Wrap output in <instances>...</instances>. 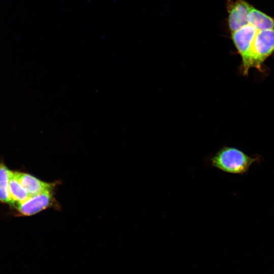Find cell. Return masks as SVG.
I'll list each match as a JSON object with an SVG mask.
<instances>
[{"instance_id": "7", "label": "cell", "mask_w": 274, "mask_h": 274, "mask_svg": "<svg viewBox=\"0 0 274 274\" xmlns=\"http://www.w3.org/2000/svg\"><path fill=\"white\" fill-rule=\"evenodd\" d=\"M10 170L4 163H0V201L12 204L9 193Z\"/></svg>"}, {"instance_id": "3", "label": "cell", "mask_w": 274, "mask_h": 274, "mask_svg": "<svg viewBox=\"0 0 274 274\" xmlns=\"http://www.w3.org/2000/svg\"><path fill=\"white\" fill-rule=\"evenodd\" d=\"M53 190H47L30 196L25 200L13 204L20 214L24 216L35 215L52 206L54 201Z\"/></svg>"}, {"instance_id": "6", "label": "cell", "mask_w": 274, "mask_h": 274, "mask_svg": "<svg viewBox=\"0 0 274 274\" xmlns=\"http://www.w3.org/2000/svg\"><path fill=\"white\" fill-rule=\"evenodd\" d=\"M9 193L12 204L21 202L30 196L26 190L12 175V170L9 182Z\"/></svg>"}, {"instance_id": "4", "label": "cell", "mask_w": 274, "mask_h": 274, "mask_svg": "<svg viewBox=\"0 0 274 274\" xmlns=\"http://www.w3.org/2000/svg\"><path fill=\"white\" fill-rule=\"evenodd\" d=\"M250 4L245 0L229 1L228 23L230 32L238 29L246 21Z\"/></svg>"}, {"instance_id": "5", "label": "cell", "mask_w": 274, "mask_h": 274, "mask_svg": "<svg viewBox=\"0 0 274 274\" xmlns=\"http://www.w3.org/2000/svg\"><path fill=\"white\" fill-rule=\"evenodd\" d=\"M12 174L30 196L47 190H53L57 183L43 181L30 174L12 171Z\"/></svg>"}, {"instance_id": "2", "label": "cell", "mask_w": 274, "mask_h": 274, "mask_svg": "<svg viewBox=\"0 0 274 274\" xmlns=\"http://www.w3.org/2000/svg\"><path fill=\"white\" fill-rule=\"evenodd\" d=\"M259 158L251 157L236 148L223 147L210 159L211 165L223 172L243 175Z\"/></svg>"}, {"instance_id": "1", "label": "cell", "mask_w": 274, "mask_h": 274, "mask_svg": "<svg viewBox=\"0 0 274 274\" xmlns=\"http://www.w3.org/2000/svg\"><path fill=\"white\" fill-rule=\"evenodd\" d=\"M274 31V18L250 6L247 21L238 29L231 32V39L241 55L244 75L252 68L251 50L254 44Z\"/></svg>"}]
</instances>
